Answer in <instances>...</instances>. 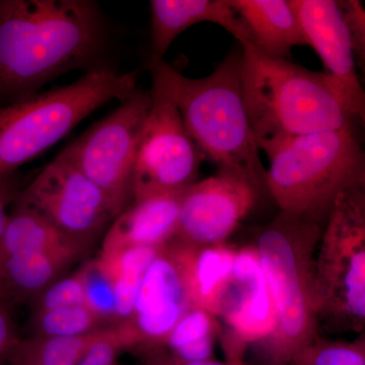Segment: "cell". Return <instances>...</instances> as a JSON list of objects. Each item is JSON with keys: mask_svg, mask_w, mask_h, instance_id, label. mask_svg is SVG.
I'll return each mask as SVG.
<instances>
[{"mask_svg": "<svg viewBox=\"0 0 365 365\" xmlns=\"http://www.w3.org/2000/svg\"><path fill=\"white\" fill-rule=\"evenodd\" d=\"M107 45L91 0H0V93L16 101L74 69L98 63Z\"/></svg>", "mask_w": 365, "mask_h": 365, "instance_id": "cell-1", "label": "cell"}, {"mask_svg": "<svg viewBox=\"0 0 365 365\" xmlns=\"http://www.w3.org/2000/svg\"><path fill=\"white\" fill-rule=\"evenodd\" d=\"M242 46L203 78H190L163 59L148 60L151 90L172 101L204 160L218 172L266 190V170L250 124L241 81Z\"/></svg>", "mask_w": 365, "mask_h": 365, "instance_id": "cell-2", "label": "cell"}, {"mask_svg": "<svg viewBox=\"0 0 365 365\" xmlns=\"http://www.w3.org/2000/svg\"><path fill=\"white\" fill-rule=\"evenodd\" d=\"M241 46L242 97L260 150L356 123L323 72L269 56L250 44Z\"/></svg>", "mask_w": 365, "mask_h": 365, "instance_id": "cell-3", "label": "cell"}, {"mask_svg": "<svg viewBox=\"0 0 365 365\" xmlns=\"http://www.w3.org/2000/svg\"><path fill=\"white\" fill-rule=\"evenodd\" d=\"M266 191L283 212L325 225L336 199L365 184V155L356 123L294 137L265 151Z\"/></svg>", "mask_w": 365, "mask_h": 365, "instance_id": "cell-4", "label": "cell"}, {"mask_svg": "<svg viewBox=\"0 0 365 365\" xmlns=\"http://www.w3.org/2000/svg\"><path fill=\"white\" fill-rule=\"evenodd\" d=\"M138 71L96 67L69 85L0 108V182L59 143L88 115L137 88Z\"/></svg>", "mask_w": 365, "mask_h": 365, "instance_id": "cell-5", "label": "cell"}, {"mask_svg": "<svg viewBox=\"0 0 365 365\" xmlns=\"http://www.w3.org/2000/svg\"><path fill=\"white\" fill-rule=\"evenodd\" d=\"M323 228V225L281 211L261 227L253 245L277 312L275 330L265 342L271 365H287L319 335L314 266Z\"/></svg>", "mask_w": 365, "mask_h": 365, "instance_id": "cell-6", "label": "cell"}, {"mask_svg": "<svg viewBox=\"0 0 365 365\" xmlns=\"http://www.w3.org/2000/svg\"><path fill=\"white\" fill-rule=\"evenodd\" d=\"M314 304L319 326L334 332L365 329V184L334 203L319 242Z\"/></svg>", "mask_w": 365, "mask_h": 365, "instance_id": "cell-7", "label": "cell"}, {"mask_svg": "<svg viewBox=\"0 0 365 365\" xmlns=\"http://www.w3.org/2000/svg\"><path fill=\"white\" fill-rule=\"evenodd\" d=\"M153 106L151 91L137 88L62 153L107 197L115 216L132 202L137 145Z\"/></svg>", "mask_w": 365, "mask_h": 365, "instance_id": "cell-8", "label": "cell"}, {"mask_svg": "<svg viewBox=\"0 0 365 365\" xmlns=\"http://www.w3.org/2000/svg\"><path fill=\"white\" fill-rule=\"evenodd\" d=\"M153 106L134 160L132 201L182 193L198 181L203 155L172 101L150 90Z\"/></svg>", "mask_w": 365, "mask_h": 365, "instance_id": "cell-9", "label": "cell"}, {"mask_svg": "<svg viewBox=\"0 0 365 365\" xmlns=\"http://www.w3.org/2000/svg\"><path fill=\"white\" fill-rule=\"evenodd\" d=\"M14 201L88 248L116 218L105 194L62 151Z\"/></svg>", "mask_w": 365, "mask_h": 365, "instance_id": "cell-10", "label": "cell"}, {"mask_svg": "<svg viewBox=\"0 0 365 365\" xmlns=\"http://www.w3.org/2000/svg\"><path fill=\"white\" fill-rule=\"evenodd\" d=\"M253 185L225 173L197 181L182 196L172 241L192 246L225 244L258 199Z\"/></svg>", "mask_w": 365, "mask_h": 365, "instance_id": "cell-11", "label": "cell"}, {"mask_svg": "<svg viewBox=\"0 0 365 365\" xmlns=\"http://www.w3.org/2000/svg\"><path fill=\"white\" fill-rule=\"evenodd\" d=\"M307 44L318 53L343 107L355 121L364 122L365 93L356 71L349 34L334 0H292Z\"/></svg>", "mask_w": 365, "mask_h": 365, "instance_id": "cell-12", "label": "cell"}, {"mask_svg": "<svg viewBox=\"0 0 365 365\" xmlns=\"http://www.w3.org/2000/svg\"><path fill=\"white\" fill-rule=\"evenodd\" d=\"M218 317L227 327L225 348L235 351L244 353L251 343L266 342L275 330V302L253 245L235 252L232 282Z\"/></svg>", "mask_w": 365, "mask_h": 365, "instance_id": "cell-13", "label": "cell"}, {"mask_svg": "<svg viewBox=\"0 0 365 365\" xmlns=\"http://www.w3.org/2000/svg\"><path fill=\"white\" fill-rule=\"evenodd\" d=\"M191 307L179 269L165 245L144 274L133 313L126 322L138 343L134 350L162 345Z\"/></svg>", "mask_w": 365, "mask_h": 365, "instance_id": "cell-14", "label": "cell"}, {"mask_svg": "<svg viewBox=\"0 0 365 365\" xmlns=\"http://www.w3.org/2000/svg\"><path fill=\"white\" fill-rule=\"evenodd\" d=\"M167 247L179 269L191 307L205 309L218 318L232 282L237 249L227 242L192 246L170 241Z\"/></svg>", "mask_w": 365, "mask_h": 365, "instance_id": "cell-15", "label": "cell"}, {"mask_svg": "<svg viewBox=\"0 0 365 365\" xmlns=\"http://www.w3.org/2000/svg\"><path fill=\"white\" fill-rule=\"evenodd\" d=\"M182 194L184 192L132 201L108 230L101 252L133 247L160 248L169 244L176 234Z\"/></svg>", "mask_w": 365, "mask_h": 365, "instance_id": "cell-16", "label": "cell"}, {"mask_svg": "<svg viewBox=\"0 0 365 365\" xmlns=\"http://www.w3.org/2000/svg\"><path fill=\"white\" fill-rule=\"evenodd\" d=\"M150 11V60L163 59L180 34L200 23L216 24L232 34L240 45L248 43L230 0H151Z\"/></svg>", "mask_w": 365, "mask_h": 365, "instance_id": "cell-17", "label": "cell"}, {"mask_svg": "<svg viewBox=\"0 0 365 365\" xmlns=\"http://www.w3.org/2000/svg\"><path fill=\"white\" fill-rule=\"evenodd\" d=\"M248 43L269 56L288 59L295 46H309L292 0H230Z\"/></svg>", "mask_w": 365, "mask_h": 365, "instance_id": "cell-18", "label": "cell"}, {"mask_svg": "<svg viewBox=\"0 0 365 365\" xmlns=\"http://www.w3.org/2000/svg\"><path fill=\"white\" fill-rule=\"evenodd\" d=\"M88 247L73 241L39 216L14 207L0 244V255L24 251L66 252L83 256Z\"/></svg>", "mask_w": 365, "mask_h": 365, "instance_id": "cell-19", "label": "cell"}, {"mask_svg": "<svg viewBox=\"0 0 365 365\" xmlns=\"http://www.w3.org/2000/svg\"><path fill=\"white\" fill-rule=\"evenodd\" d=\"M162 248L133 247L98 255L114 287L118 324L130 319L144 274Z\"/></svg>", "mask_w": 365, "mask_h": 365, "instance_id": "cell-20", "label": "cell"}, {"mask_svg": "<svg viewBox=\"0 0 365 365\" xmlns=\"http://www.w3.org/2000/svg\"><path fill=\"white\" fill-rule=\"evenodd\" d=\"M222 335L217 317L205 309L191 307L158 347L182 361H203L213 359L215 340Z\"/></svg>", "mask_w": 365, "mask_h": 365, "instance_id": "cell-21", "label": "cell"}, {"mask_svg": "<svg viewBox=\"0 0 365 365\" xmlns=\"http://www.w3.org/2000/svg\"><path fill=\"white\" fill-rule=\"evenodd\" d=\"M93 332L78 337L20 338L4 365H79Z\"/></svg>", "mask_w": 365, "mask_h": 365, "instance_id": "cell-22", "label": "cell"}, {"mask_svg": "<svg viewBox=\"0 0 365 365\" xmlns=\"http://www.w3.org/2000/svg\"><path fill=\"white\" fill-rule=\"evenodd\" d=\"M31 332L41 337H78L103 328L86 306L31 314Z\"/></svg>", "mask_w": 365, "mask_h": 365, "instance_id": "cell-23", "label": "cell"}, {"mask_svg": "<svg viewBox=\"0 0 365 365\" xmlns=\"http://www.w3.org/2000/svg\"><path fill=\"white\" fill-rule=\"evenodd\" d=\"M83 282L85 304L103 327L116 325V302L110 274L101 259L86 261L78 269Z\"/></svg>", "mask_w": 365, "mask_h": 365, "instance_id": "cell-24", "label": "cell"}, {"mask_svg": "<svg viewBox=\"0 0 365 365\" xmlns=\"http://www.w3.org/2000/svg\"><path fill=\"white\" fill-rule=\"evenodd\" d=\"M287 365H365L364 335L355 341L329 340L318 335Z\"/></svg>", "mask_w": 365, "mask_h": 365, "instance_id": "cell-25", "label": "cell"}, {"mask_svg": "<svg viewBox=\"0 0 365 365\" xmlns=\"http://www.w3.org/2000/svg\"><path fill=\"white\" fill-rule=\"evenodd\" d=\"M137 339L128 323L103 327L91 335L79 365H119L125 351H133Z\"/></svg>", "mask_w": 365, "mask_h": 365, "instance_id": "cell-26", "label": "cell"}, {"mask_svg": "<svg viewBox=\"0 0 365 365\" xmlns=\"http://www.w3.org/2000/svg\"><path fill=\"white\" fill-rule=\"evenodd\" d=\"M32 313L55 311L64 307L86 306L83 282L78 271L55 280L32 300Z\"/></svg>", "mask_w": 365, "mask_h": 365, "instance_id": "cell-27", "label": "cell"}, {"mask_svg": "<svg viewBox=\"0 0 365 365\" xmlns=\"http://www.w3.org/2000/svg\"><path fill=\"white\" fill-rule=\"evenodd\" d=\"M341 16L349 34L356 66L364 71L365 63V11L359 0L337 1Z\"/></svg>", "mask_w": 365, "mask_h": 365, "instance_id": "cell-28", "label": "cell"}, {"mask_svg": "<svg viewBox=\"0 0 365 365\" xmlns=\"http://www.w3.org/2000/svg\"><path fill=\"white\" fill-rule=\"evenodd\" d=\"M133 352L140 357L144 365H245L242 355L235 353H227L225 361L211 359L203 361L190 362L175 359L162 347L140 348Z\"/></svg>", "mask_w": 365, "mask_h": 365, "instance_id": "cell-29", "label": "cell"}, {"mask_svg": "<svg viewBox=\"0 0 365 365\" xmlns=\"http://www.w3.org/2000/svg\"><path fill=\"white\" fill-rule=\"evenodd\" d=\"M16 326L7 311L6 304L0 300V365L6 364L14 345L18 342Z\"/></svg>", "mask_w": 365, "mask_h": 365, "instance_id": "cell-30", "label": "cell"}, {"mask_svg": "<svg viewBox=\"0 0 365 365\" xmlns=\"http://www.w3.org/2000/svg\"><path fill=\"white\" fill-rule=\"evenodd\" d=\"M9 181L0 182V244H1L2 237H4V230H6L9 215L6 213V206L9 201L16 200L19 192H14L9 185Z\"/></svg>", "mask_w": 365, "mask_h": 365, "instance_id": "cell-31", "label": "cell"}]
</instances>
